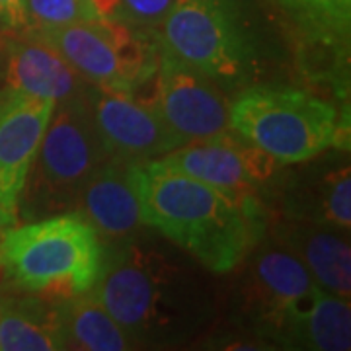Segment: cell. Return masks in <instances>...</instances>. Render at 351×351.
I'll return each instance as SVG.
<instances>
[{"label": "cell", "instance_id": "6da1fadb", "mask_svg": "<svg viewBox=\"0 0 351 351\" xmlns=\"http://www.w3.org/2000/svg\"><path fill=\"white\" fill-rule=\"evenodd\" d=\"M143 225L158 230L213 271L234 269L260 239L254 197H234L189 176L137 164Z\"/></svg>", "mask_w": 351, "mask_h": 351}, {"label": "cell", "instance_id": "7a4b0ae2", "mask_svg": "<svg viewBox=\"0 0 351 351\" xmlns=\"http://www.w3.org/2000/svg\"><path fill=\"white\" fill-rule=\"evenodd\" d=\"M0 262L4 276L25 293L69 299L94 289L104 248L82 215L64 211L6 230Z\"/></svg>", "mask_w": 351, "mask_h": 351}, {"label": "cell", "instance_id": "3957f363", "mask_svg": "<svg viewBox=\"0 0 351 351\" xmlns=\"http://www.w3.org/2000/svg\"><path fill=\"white\" fill-rule=\"evenodd\" d=\"M94 295L133 343L156 341L188 326L189 285L168 258L125 246L104 258Z\"/></svg>", "mask_w": 351, "mask_h": 351}, {"label": "cell", "instance_id": "277c9868", "mask_svg": "<svg viewBox=\"0 0 351 351\" xmlns=\"http://www.w3.org/2000/svg\"><path fill=\"white\" fill-rule=\"evenodd\" d=\"M230 131L274 162H304L338 141V112L301 88L254 86L230 104Z\"/></svg>", "mask_w": 351, "mask_h": 351}, {"label": "cell", "instance_id": "5b68a950", "mask_svg": "<svg viewBox=\"0 0 351 351\" xmlns=\"http://www.w3.org/2000/svg\"><path fill=\"white\" fill-rule=\"evenodd\" d=\"M108 158L110 152L88 110L84 92L57 101L29 168L20 205L36 219L75 211L80 191Z\"/></svg>", "mask_w": 351, "mask_h": 351}, {"label": "cell", "instance_id": "8992f818", "mask_svg": "<svg viewBox=\"0 0 351 351\" xmlns=\"http://www.w3.org/2000/svg\"><path fill=\"white\" fill-rule=\"evenodd\" d=\"M32 38L59 51L88 84L129 94L151 82L162 55L145 29L112 20L41 27Z\"/></svg>", "mask_w": 351, "mask_h": 351}, {"label": "cell", "instance_id": "52a82bcc", "mask_svg": "<svg viewBox=\"0 0 351 351\" xmlns=\"http://www.w3.org/2000/svg\"><path fill=\"white\" fill-rule=\"evenodd\" d=\"M156 29L164 53L217 82H234L250 69V38L237 0H176Z\"/></svg>", "mask_w": 351, "mask_h": 351}, {"label": "cell", "instance_id": "ba28073f", "mask_svg": "<svg viewBox=\"0 0 351 351\" xmlns=\"http://www.w3.org/2000/svg\"><path fill=\"white\" fill-rule=\"evenodd\" d=\"M152 82L147 101L182 145L230 133V104L211 76L162 51Z\"/></svg>", "mask_w": 351, "mask_h": 351}, {"label": "cell", "instance_id": "9c48e42d", "mask_svg": "<svg viewBox=\"0 0 351 351\" xmlns=\"http://www.w3.org/2000/svg\"><path fill=\"white\" fill-rule=\"evenodd\" d=\"M84 100L110 156L149 162L182 145L151 104L129 92L88 84Z\"/></svg>", "mask_w": 351, "mask_h": 351}, {"label": "cell", "instance_id": "30bf717a", "mask_svg": "<svg viewBox=\"0 0 351 351\" xmlns=\"http://www.w3.org/2000/svg\"><path fill=\"white\" fill-rule=\"evenodd\" d=\"M151 168L184 174L230 193L234 197H252V188L269 174L274 160L256 151L232 131L203 141H191L149 160Z\"/></svg>", "mask_w": 351, "mask_h": 351}, {"label": "cell", "instance_id": "8fae6325", "mask_svg": "<svg viewBox=\"0 0 351 351\" xmlns=\"http://www.w3.org/2000/svg\"><path fill=\"white\" fill-rule=\"evenodd\" d=\"M55 101L6 86L0 90V205L16 211Z\"/></svg>", "mask_w": 351, "mask_h": 351}, {"label": "cell", "instance_id": "7c38bea8", "mask_svg": "<svg viewBox=\"0 0 351 351\" xmlns=\"http://www.w3.org/2000/svg\"><path fill=\"white\" fill-rule=\"evenodd\" d=\"M137 164L110 156L78 195L75 211L94 226L100 239L125 240L143 226Z\"/></svg>", "mask_w": 351, "mask_h": 351}, {"label": "cell", "instance_id": "4fadbf2b", "mask_svg": "<svg viewBox=\"0 0 351 351\" xmlns=\"http://www.w3.org/2000/svg\"><path fill=\"white\" fill-rule=\"evenodd\" d=\"M6 80L8 86L55 104L80 96L88 88L86 80L59 51L36 38L10 45Z\"/></svg>", "mask_w": 351, "mask_h": 351}, {"label": "cell", "instance_id": "5bb4252c", "mask_svg": "<svg viewBox=\"0 0 351 351\" xmlns=\"http://www.w3.org/2000/svg\"><path fill=\"white\" fill-rule=\"evenodd\" d=\"M256 281L265 301V313L277 332L313 301L316 281L291 250L276 248L256 260Z\"/></svg>", "mask_w": 351, "mask_h": 351}, {"label": "cell", "instance_id": "9a60e30c", "mask_svg": "<svg viewBox=\"0 0 351 351\" xmlns=\"http://www.w3.org/2000/svg\"><path fill=\"white\" fill-rule=\"evenodd\" d=\"M53 318L63 350L123 351L133 348V339L106 311L94 291L61 299L53 308Z\"/></svg>", "mask_w": 351, "mask_h": 351}, {"label": "cell", "instance_id": "2e32d148", "mask_svg": "<svg viewBox=\"0 0 351 351\" xmlns=\"http://www.w3.org/2000/svg\"><path fill=\"white\" fill-rule=\"evenodd\" d=\"M283 242L304 263L318 287L350 299L351 252L348 240L324 226L291 225L283 232Z\"/></svg>", "mask_w": 351, "mask_h": 351}, {"label": "cell", "instance_id": "e0dca14e", "mask_svg": "<svg viewBox=\"0 0 351 351\" xmlns=\"http://www.w3.org/2000/svg\"><path fill=\"white\" fill-rule=\"evenodd\" d=\"M350 299L316 289L313 301L295 314L279 336L297 346L318 351H348L351 348Z\"/></svg>", "mask_w": 351, "mask_h": 351}, {"label": "cell", "instance_id": "ac0fdd59", "mask_svg": "<svg viewBox=\"0 0 351 351\" xmlns=\"http://www.w3.org/2000/svg\"><path fill=\"white\" fill-rule=\"evenodd\" d=\"M63 350L53 308L38 301H0V351Z\"/></svg>", "mask_w": 351, "mask_h": 351}, {"label": "cell", "instance_id": "d6986e66", "mask_svg": "<svg viewBox=\"0 0 351 351\" xmlns=\"http://www.w3.org/2000/svg\"><path fill=\"white\" fill-rule=\"evenodd\" d=\"M302 24L328 39L348 38L351 0H277Z\"/></svg>", "mask_w": 351, "mask_h": 351}, {"label": "cell", "instance_id": "ffe728a7", "mask_svg": "<svg viewBox=\"0 0 351 351\" xmlns=\"http://www.w3.org/2000/svg\"><path fill=\"white\" fill-rule=\"evenodd\" d=\"M176 0H92L100 20H112L137 29H154Z\"/></svg>", "mask_w": 351, "mask_h": 351}, {"label": "cell", "instance_id": "44dd1931", "mask_svg": "<svg viewBox=\"0 0 351 351\" xmlns=\"http://www.w3.org/2000/svg\"><path fill=\"white\" fill-rule=\"evenodd\" d=\"M25 24L41 27H61L100 20L92 0H24Z\"/></svg>", "mask_w": 351, "mask_h": 351}, {"label": "cell", "instance_id": "7402d4cb", "mask_svg": "<svg viewBox=\"0 0 351 351\" xmlns=\"http://www.w3.org/2000/svg\"><path fill=\"white\" fill-rule=\"evenodd\" d=\"M322 215L328 225L350 230L351 225V176L350 168H341L326 180L322 189Z\"/></svg>", "mask_w": 351, "mask_h": 351}, {"label": "cell", "instance_id": "603a6c76", "mask_svg": "<svg viewBox=\"0 0 351 351\" xmlns=\"http://www.w3.org/2000/svg\"><path fill=\"white\" fill-rule=\"evenodd\" d=\"M0 24L10 27L25 25L24 0H0Z\"/></svg>", "mask_w": 351, "mask_h": 351}, {"label": "cell", "instance_id": "cb8c5ba5", "mask_svg": "<svg viewBox=\"0 0 351 351\" xmlns=\"http://www.w3.org/2000/svg\"><path fill=\"white\" fill-rule=\"evenodd\" d=\"M14 225H18V213L0 205V244H2L6 230H10Z\"/></svg>", "mask_w": 351, "mask_h": 351}, {"label": "cell", "instance_id": "d4e9b609", "mask_svg": "<svg viewBox=\"0 0 351 351\" xmlns=\"http://www.w3.org/2000/svg\"><path fill=\"white\" fill-rule=\"evenodd\" d=\"M2 277H4V267H2V262H0V281H2Z\"/></svg>", "mask_w": 351, "mask_h": 351}]
</instances>
